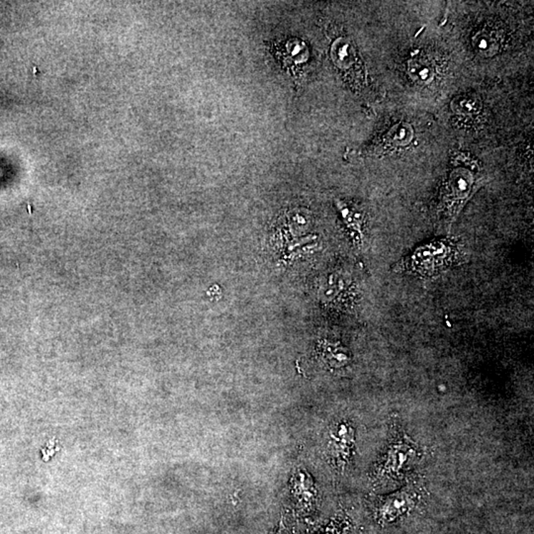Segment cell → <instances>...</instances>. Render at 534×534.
<instances>
[{"label": "cell", "mask_w": 534, "mask_h": 534, "mask_svg": "<svg viewBox=\"0 0 534 534\" xmlns=\"http://www.w3.org/2000/svg\"><path fill=\"white\" fill-rule=\"evenodd\" d=\"M414 137V132L409 124L400 123L390 129L384 137L387 145L406 146L410 144Z\"/></svg>", "instance_id": "cell-10"}, {"label": "cell", "mask_w": 534, "mask_h": 534, "mask_svg": "<svg viewBox=\"0 0 534 534\" xmlns=\"http://www.w3.org/2000/svg\"><path fill=\"white\" fill-rule=\"evenodd\" d=\"M409 72L414 80L420 82H429L434 80V70L429 63L422 59H414L409 62Z\"/></svg>", "instance_id": "cell-11"}, {"label": "cell", "mask_w": 534, "mask_h": 534, "mask_svg": "<svg viewBox=\"0 0 534 534\" xmlns=\"http://www.w3.org/2000/svg\"><path fill=\"white\" fill-rule=\"evenodd\" d=\"M419 498L416 487L412 485L379 498L375 503L376 520L381 525L394 523L411 512Z\"/></svg>", "instance_id": "cell-2"}, {"label": "cell", "mask_w": 534, "mask_h": 534, "mask_svg": "<svg viewBox=\"0 0 534 534\" xmlns=\"http://www.w3.org/2000/svg\"><path fill=\"white\" fill-rule=\"evenodd\" d=\"M284 53L281 52L283 60L286 65H301L305 63L309 58L307 46L299 40H290L284 43Z\"/></svg>", "instance_id": "cell-7"}, {"label": "cell", "mask_w": 534, "mask_h": 534, "mask_svg": "<svg viewBox=\"0 0 534 534\" xmlns=\"http://www.w3.org/2000/svg\"><path fill=\"white\" fill-rule=\"evenodd\" d=\"M356 445V429L348 421H338L329 432L328 455L333 466L343 470L351 462Z\"/></svg>", "instance_id": "cell-3"}, {"label": "cell", "mask_w": 534, "mask_h": 534, "mask_svg": "<svg viewBox=\"0 0 534 534\" xmlns=\"http://www.w3.org/2000/svg\"><path fill=\"white\" fill-rule=\"evenodd\" d=\"M338 206L341 215H343L346 226L351 230V233L354 235L356 244L361 245V237H363V216L358 212H354L353 209L348 208L346 205L341 203V202H338Z\"/></svg>", "instance_id": "cell-9"}, {"label": "cell", "mask_w": 534, "mask_h": 534, "mask_svg": "<svg viewBox=\"0 0 534 534\" xmlns=\"http://www.w3.org/2000/svg\"><path fill=\"white\" fill-rule=\"evenodd\" d=\"M331 55L336 64L341 68H348L356 63V53L353 46L344 39H338L333 43Z\"/></svg>", "instance_id": "cell-8"}, {"label": "cell", "mask_w": 534, "mask_h": 534, "mask_svg": "<svg viewBox=\"0 0 534 534\" xmlns=\"http://www.w3.org/2000/svg\"><path fill=\"white\" fill-rule=\"evenodd\" d=\"M475 184L476 176L469 169L458 168L450 171L445 188V201L449 205L450 215L458 213L474 191Z\"/></svg>", "instance_id": "cell-4"}, {"label": "cell", "mask_w": 534, "mask_h": 534, "mask_svg": "<svg viewBox=\"0 0 534 534\" xmlns=\"http://www.w3.org/2000/svg\"><path fill=\"white\" fill-rule=\"evenodd\" d=\"M421 458L419 447L403 434L395 435L374 469V478L380 483L403 479Z\"/></svg>", "instance_id": "cell-1"}, {"label": "cell", "mask_w": 534, "mask_h": 534, "mask_svg": "<svg viewBox=\"0 0 534 534\" xmlns=\"http://www.w3.org/2000/svg\"><path fill=\"white\" fill-rule=\"evenodd\" d=\"M293 491L296 497L304 503L310 505L316 497V488L312 478L308 473L299 472L293 480Z\"/></svg>", "instance_id": "cell-6"}, {"label": "cell", "mask_w": 534, "mask_h": 534, "mask_svg": "<svg viewBox=\"0 0 534 534\" xmlns=\"http://www.w3.org/2000/svg\"><path fill=\"white\" fill-rule=\"evenodd\" d=\"M476 107V103L474 105V101L469 100L468 101H462L461 103H460V111H464V112L470 113L473 112V111L475 110Z\"/></svg>", "instance_id": "cell-12"}, {"label": "cell", "mask_w": 534, "mask_h": 534, "mask_svg": "<svg viewBox=\"0 0 534 534\" xmlns=\"http://www.w3.org/2000/svg\"><path fill=\"white\" fill-rule=\"evenodd\" d=\"M321 356L326 365L331 368H343L351 361V354L348 349L344 348L340 343L324 341L321 344Z\"/></svg>", "instance_id": "cell-5"}]
</instances>
